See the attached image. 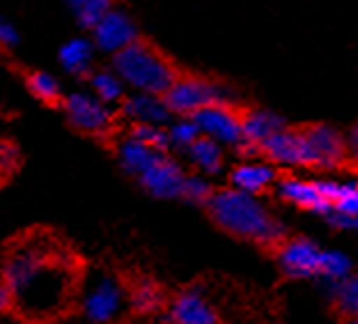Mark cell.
Listing matches in <instances>:
<instances>
[{"label":"cell","mask_w":358,"mask_h":324,"mask_svg":"<svg viewBox=\"0 0 358 324\" xmlns=\"http://www.w3.org/2000/svg\"><path fill=\"white\" fill-rule=\"evenodd\" d=\"M0 274L12 306L32 320L60 313L74 288V260L48 239L16 241L5 255Z\"/></svg>","instance_id":"cell-1"},{"label":"cell","mask_w":358,"mask_h":324,"mask_svg":"<svg viewBox=\"0 0 358 324\" xmlns=\"http://www.w3.org/2000/svg\"><path fill=\"white\" fill-rule=\"evenodd\" d=\"M209 214L218 228L234 234V237L257 241V244H280L285 239L282 223L250 193L239 189L214 191L207 200Z\"/></svg>","instance_id":"cell-2"},{"label":"cell","mask_w":358,"mask_h":324,"mask_svg":"<svg viewBox=\"0 0 358 324\" xmlns=\"http://www.w3.org/2000/svg\"><path fill=\"white\" fill-rule=\"evenodd\" d=\"M110 69L131 92H148L161 97L166 94V90L177 78L175 64L159 48L143 42V39H136L134 44H129L113 55Z\"/></svg>","instance_id":"cell-3"},{"label":"cell","mask_w":358,"mask_h":324,"mask_svg":"<svg viewBox=\"0 0 358 324\" xmlns=\"http://www.w3.org/2000/svg\"><path fill=\"white\" fill-rule=\"evenodd\" d=\"M127 306V290L110 274H96L85 283L78 299L83 324H115Z\"/></svg>","instance_id":"cell-4"},{"label":"cell","mask_w":358,"mask_h":324,"mask_svg":"<svg viewBox=\"0 0 358 324\" xmlns=\"http://www.w3.org/2000/svg\"><path fill=\"white\" fill-rule=\"evenodd\" d=\"M164 99L168 104L170 113L191 118L193 113H198L200 108L211 106V104H218V101H227V90L218 83H214V80L177 74L173 85L166 90Z\"/></svg>","instance_id":"cell-5"},{"label":"cell","mask_w":358,"mask_h":324,"mask_svg":"<svg viewBox=\"0 0 358 324\" xmlns=\"http://www.w3.org/2000/svg\"><path fill=\"white\" fill-rule=\"evenodd\" d=\"M62 113L67 118V122L78 129L80 134L87 136H106L113 132L115 125V113L103 104L101 99L90 92V90H78L67 97H62Z\"/></svg>","instance_id":"cell-6"},{"label":"cell","mask_w":358,"mask_h":324,"mask_svg":"<svg viewBox=\"0 0 358 324\" xmlns=\"http://www.w3.org/2000/svg\"><path fill=\"white\" fill-rule=\"evenodd\" d=\"M259 152L275 166L317 168L310 143L303 129H280L259 145Z\"/></svg>","instance_id":"cell-7"},{"label":"cell","mask_w":358,"mask_h":324,"mask_svg":"<svg viewBox=\"0 0 358 324\" xmlns=\"http://www.w3.org/2000/svg\"><path fill=\"white\" fill-rule=\"evenodd\" d=\"M191 118L198 125L200 136H207L218 145H232V148L241 145V115L227 101L200 108Z\"/></svg>","instance_id":"cell-8"},{"label":"cell","mask_w":358,"mask_h":324,"mask_svg":"<svg viewBox=\"0 0 358 324\" xmlns=\"http://www.w3.org/2000/svg\"><path fill=\"white\" fill-rule=\"evenodd\" d=\"M92 44L96 51L115 55L122 48H127L129 44H134L138 37V26L136 21L122 10H108L92 28Z\"/></svg>","instance_id":"cell-9"},{"label":"cell","mask_w":358,"mask_h":324,"mask_svg":"<svg viewBox=\"0 0 358 324\" xmlns=\"http://www.w3.org/2000/svg\"><path fill=\"white\" fill-rule=\"evenodd\" d=\"M186 173L175 159H170L166 152L159 155V159L145 170L141 177H136L145 191L154 198L161 200H175L182 196V184Z\"/></svg>","instance_id":"cell-10"},{"label":"cell","mask_w":358,"mask_h":324,"mask_svg":"<svg viewBox=\"0 0 358 324\" xmlns=\"http://www.w3.org/2000/svg\"><path fill=\"white\" fill-rule=\"evenodd\" d=\"M320 255L322 248L313 239H289L280 241L278 246V265L289 279H310L317 276L320 269Z\"/></svg>","instance_id":"cell-11"},{"label":"cell","mask_w":358,"mask_h":324,"mask_svg":"<svg viewBox=\"0 0 358 324\" xmlns=\"http://www.w3.org/2000/svg\"><path fill=\"white\" fill-rule=\"evenodd\" d=\"M170 324H218V311L200 288L182 290L168 306Z\"/></svg>","instance_id":"cell-12"},{"label":"cell","mask_w":358,"mask_h":324,"mask_svg":"<svg viewBox=\"0 0 358 324\" xmlns=\"http://www.w3.org/2000/svg\"><path fill=\"white\" fill-rule=\"evenodd\" d=\"M122 118L129 125H157L168 127L173 120L166 99L161 94H148V92H131L124 94V99L120 101Z\"/></svg>","instance_id":"cell-13"},{"label":"cell","mask_w":358,"mask_h":324,"mask_svg":"<svg viewBox=\"0 0 358 324\" xmlns=\"http://www.w3.org/2000/svg\"><path fill=\"white\" fill-rule=\"evenodd\" d=\"M303 132H306L308 143H310V148H313L317 168H336L347 159L345 139L333 127L313 125V127H306Z\"/></svg>","instance_id":"cell-14"},{"label":"cell","mask_w":358,"mask_h":324,"mask_svg":"<svg viewBox=\"0 0 358 324\" xmlns=\"http://www.w3.org/2000/svg\"><path fill=\"white\" fill-rule=\"evenodd\" d=\"M285 129V122L280 115H275L271 111H248L241 115V145L239 150L243 155H257L259 145H262L268 136Z\"/></svg>","instance_id":"cell-15"},{"label":"cell","mask_w":358,"mask_h":324,"mask_svg":"<svg viewBox=\"0 0 358 324\" xmlns=\"http://www.w3.org/2000/svg\"><path fill=\"white\" fill-rule=\"evenodd\" d=\"M278 196L285 202H289V205L306 209V212L322 214V216H329L331 212L329 200L324 198L317 182L301 180V177H282L278 182Z\"/></svg>","instance_id":"cell-16"},{"label":"cell","mask_w":358,"mask_h":324,"mask_svg":"<svg viewBox=\"0 0 358 324\" xmlns=\"http://www.w3.org/2000/svg\"><path fill=\"white\" fill-rule=\"evenodd\" d=\"M278 175H275L273 164H264V161H243L230 173L232 189H239L250 196L266 191L268 186H273Z\"/></svg>","instance_id":"cell-17"},{"label":"cell","mask_w":358,"mask_h":324,"mask_svg":"<svg viewBox=\"0 0 358 324\" xmlns=\"http://www.w3.org/2000/svg\"><path fill=\"white\" fill-rule=\"evenodd\" d=\"M94 51L96 48L92 44V39H87V37L67 39L58 51V62L71 76H87L90 71H92Z\"/></svg>","instance_id":"cell-18"},{"label":"cell","mask_w":358,"mask_h":324,"mask_svg":"<svg viewBox=\"0 0 358 324\" xmlns=\"http://www.w3.org/2000/svg\"><path fill=\"white\" fill-rule=\"evenodd\" d=\"M117 161L124 173L134 175V177H141L145 170H148L154 161L159 159V155H164V152H157L148 148L145 143L136 141L134 136H124L120 143H117Z\"/></svg>","instance_id":"cell-19"},{"label":"cell","mask_w":358,"mask_h":324,"mask_svg":"<svg viewBox=\"0 0 358 324\" xmlns=\"http://www.w3.org/2000/svg\"><path fill=\"white\" fill-rule=\"evenodd\" d=\"M189 161L200 170L202 175H216L223 170V145H218L216 141L207 139V136H198L186 150Z\"/></svg>","instance_id":"cell-20"},{"label":"cell","mask_w":358,"mask_h":324,"mask_svg":"<svg viewBox=\"0 0 358 324\" xmlns=\"http://www.w3.org/2000/svg\"><path fill=\"white\" fill-rule=\"evenodd\" d=\"M320 191L324 198L329 200L331 212L347 214V216H358V186L356 184H340V182H329L322 180Z\"/></svg>","instance_id":"cell-21"},{"label":"cell","mask_w":358,"mask_h":324,"mask_svg":"<svg viewBox=\"0 0 358 324\" xmlns=\"http://www.w3.org/2000/svg\"><path fill=\"white\" fill-rule=\"evenodd\" d=\"M90 92L103 104H120L127 94V85L113 69H96L90 71Z\"/></svg>","instance_id":"cell-22"},{"label":"cell","mask_w":358,"mask_h":324,"mask_svg":"<svg viewBox=\"0 0 358 324\" xmlns=\"http://www.w3.org/2000/svg\"><path fill=\"white\" fill-rule=\"evenodd\" d=\"M127 304L138 315H154L164 306V290L152 281H138L131 293H127Z\"/></svg>","instance_id":"cell-23"},{"label":"cell","mask_w":358,"mask_h":324,"mask_svg":"<svg viewBox=\"0 0 358 324\" xmlns=\"http://www.w3.org/2000/svg\"><path fill=\"white\" fill-rule=\"evenodd\" d=\"M317 276H322L331 288L338 286L347 276H352V260L345 253H340V251H322Z\"/></svg>","instance_id":"cell-24"},{"label":"cell","mask_w":358,"mask_h":324,"mask_svg":"<svg viewBox=\"0 0 358 324\" xmlns=\"http://www.w3.org/2000/svg\"><path fill=\"white\" fill-rule=\"evenodd\" d=\"M26 85H28V90L32 92V97L39 101H44V104H58L62 101V85H60V80L55 78L53 74H48V71H42V69H37V71H30L28 78H26Z\"/></svg>","instance_id":"cell-25"},{"label":"cell","mask_w":358,"mask_h":324,"mask_svg":"<svg viewBox=\"0 0 358 324\" xmlns=\"http://www.w3.org/2000/svg\"><path fill=\"white\" fill-rule=\"evenodd\" d=\"M64 3L74 12L76 21L85 28H92L106 12L113 10V0H64Z\"/></svg>","instance_id":"cell-26"},{"label":"cell","mask_w":358,"mask_h":324,"mask_svg":"<svg viewBox=\"0 0 358 324\" xmlns=\"http://www.w3.org/2000/svg\"><path fill=\"white\" fill-rule=\"evenodd\" d=\"M166 132H168L170 148H177L182 152L189 150V145L200 136L198 125L193 122V118H186V115H179V120H170Z\"/></svg>","instance_id":"cell-27"},{"label":"cell","mask_w":358,"mask_h":324,"mask_svg":"<svg viewBox=\"0 0 358 324\" xmlns=\"http://www.w3.org/2000/svg\"><path fill=\"white\" fill-rule=\"evenodd\" d=\"M129 136H134L136 141L145 143L148 148L157 150V152L170 150L166 127H157V125H131V129H129Z\"/></svg>","instance_id":"cell-28"},{"label":"cell","mask_w":358,"mask_h":324,"mask_svg":"<svg viewBox=\"0 0 358 324\" xmlns=\"http://www.w3.org/2000/svg\"><path fill=\"white\" fill-rule=\"evenodd\" d=\"M333 297L338 302V309L347 315H358V276H347L343 283L333 286Z\"/></svg>","instance_id":"cell-29"},{"label":"cell","mask_w":358,"mask_h":324,"mask_svg":"<svg viewBox=\"0 0 358 324\" xmlns=\"http://www.w3.org/2000/svg\"><path fill=\"white\" fill-rule=\"evenodd\" d=\"M211 193H214V189H211V184L205 175H186L184 177V184H182V196L184 200L193 202V205H207V200L211 198Z\"/></svg>","instance_id":"cell-30"},{"label":"cell","mask_w":358,"mask_h":324,"mask_svg":"<svg viewBox=\"0 0 358 324\" xmlns=\"http://www.w3.org/2000/svg\"><path fill=\"white\" fill-rule=\"evenodd\" d=\"M19 168V150L12 143H0V180H7Z\"/></svg>","instance_id":"cell-31"},{"label":"cell","mask_w":358,"mask_h":324,"mask_svg":"<svg viewBox=\"0 0 358 324\" xmlns=\"http://www.w3.org/2000/svg\"><path fill=\"white\" fill-rule=\"evenodd\" d=\"M19 30H16V26L5 19V16H0V48H5V51H12V48L19 46Z\"/></svg>","instance_id":"cell-32"},{"label":"cell","mask_w":358,"mask_h":324,"mask_svg":"<svg viewBox=\"0 0 358 324\" xmlns=\"http://www.w3.org/2000/svg\"><path fill=\"white\" fill-rule=\"evenodd\" d=\"M329 221L336 225V228L343 230H352L358 232V216H347V214H338V212H329Z\"/></svg>","instance_id":"cell-33"},{"label":"cell","mask_w":358,"mask_h":324,"mask_svg":"<svg viewBox=\"0 0 358 324\" xmlns=\"http://www.w3.org/2000/svg\"><path fill=\"white\" fill-rule=\"evenodd\" d=\"M345 145H347V157L354 161V164H358V125L352 129V134L345 139Z\"/></svg>","instance_id":"cell-34"},{"label":"cell","mask_w":358,"mask_h":324,"mask_svg":"<svg viewBox=\"0 0 358 324\" xmlns=\"http://www.w3.org/2000/svg\"><path fill=\"white\" fill-rule=\"evenodd\" d=\"M10 306H12V297H10V293H7L3 286H0V318H3L7 311H10Z\"/></svg>","instance_id":"cell-35"},{"label":"cell","mask_w":358,"mask_h":324,"mask_svg":"<svg viewBox=\"0 0 358 324\" xmlns=\"http://www.w3.org/2000/svg\"><path fill=\"white\" fill-rule=\"evenodd\" d=\"M343 324H358V315H356V318H349V320L343 322Z\"/></svg>","instance_id":"cell-36"}]
</instances>
